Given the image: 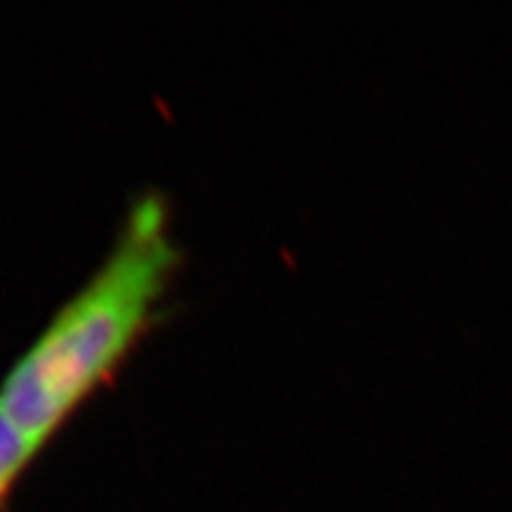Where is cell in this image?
Returning a JSON list of instances; mask_svg holds the SVG:
<instances>
[{"mask_svg": "<svg viewBox=\"0 0 512 512\" xmlns=\"http://www.w3.org/2000/svg\"><path fill=\"white\" fill-rule=\"evenodd\" d=\"M178 266L169 202L162 192H143L110 254L3 377L0 418L43 453L150 332Z\"/></svg>", "mask_w": 512, "mask_h": 512, "instance_id": "obj_1", "label": "cell"}, {"mask_svg": "<svg viewBox=\"0 0 512 512\" xmlns=\"http://www.w3.org/2000/svg\"><path fill=\"white\" fill-rule=\"evenodd\" d=\"M41 456L12 427L0 418V512L15 494L19 479L27 475L34 460Z\"/></svg>", "mask_w": 512, "mask_h": 512, "instance_id": "obj_2", "label": "cell"}]
</instances>
